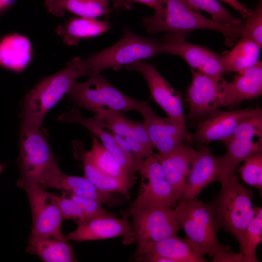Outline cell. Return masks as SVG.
<instances>
[{"instance_id": "cell-1", "label": "cell", "mask_w": 262, "mask_h": 262, "mask_svg": "<svg viewBox=\"0 0 262 262\" xmlns=\"http://www.w3.org/2000/svg\"><path fill=\"white\" fill-rule=\"evenodd\" d=\"M163 7L150 16H146L143 24L148 33L164 32L185 39L192 32L209 29L220 32L226 45H233L240 37V30L227 26L208 18L199 10L190 7L185 0H161Z\"/></svg>"}, {"instance_id": "cell-2", "label": "cell", "mask_w": 262, "mask_h": 262, "mask_svg": "<svg viewBox=\"0 0 262 262\" xmlns=\"http://www.w3.org/2000/svg\"><path fill=\"white\" fill-rule=\"evenodd\" d=\"M87 74L83 59L77 57L63 69L41 80L22 101L21 123L42 126L47 113L67 95L79 77Z\"/></svg>"}, {"instance_id": "cell-3", "label": "cell", "mask_w": 262, "mask_h": 262, "mask_svg": "<svg viewBox=\"0 0 262 262\" xmlns=\"http://www.w3.org/2000/svg\"><path fill=\"white\" fill-rule=\"evenodd\" d=\"M220 183V193L207 204L220 227L236 239L241 251L245 230L255 213L252 203L253 193L241 184L234 172Z\"/></svg>"}, {"instance_id": "cell-4", "label": "cell", "mask_w": 262, "mask_h": 262, "mask_svg": "<svg viewBox=\"0 0 262 262\" xmlns=\"http://www.w3.org/2000/svg\"><path fill=\"white\" fill-rule=\"evenodd\" d=\"M82 82H76L67 96L77 106L94 113L102 108L120 112L136 111L142 115L151 107L147 101L132 98L114 86L99 72H90Z\"/></svg>"}, {"instance_id": "cell-5", "label": "cell", "mask_w": 262, "mask_h": 262, "mask_svg": "<svg viewBox=\"0 0 262 262\" xmlns=\"http://www.w3.org/2000/svg\"><path fill=\"white\" fill-rule=\"evenodd\" d=\"M17 164L20 173L16 185L20 187L37 184L55 167L57 159L49 145L42 126L21 123Z\"/></svg>"}, {"instance_id": "cell-6", "label": "cell", "mask_w": 262, "mask_h": 262, "mask_svg": "<svg viewBox=\"0 0 262 262\" xmlns=\"http://www.w3.org/2000/svg\"><path fill=\"white\" fill-rule=\"evenodd\" d=\"M123 31V36L115 44L83 59L87 74L109 68L118 70L123 66L165 53L163 43L156 39L139 36L126 26Z\"/></svg>"}, {"instance_id": "cell-7", "label": "cell", "mask_w": 262, "mask_h": 262, "mask_svg": "<svg viewBox=\"0 0 262 262\" xmlns=\"http://www.w3.org/2000/svg\"><path fill=\"white\" fill-rule=\"evenodd\" d=\"M173 211L180 228L203 255L213 257L228 247L218 239L220 226L207 203L196 199H181Z\"/></svg>"}, {"instance_id": "cell-8", "label": "cell", "mask_w": 262, "mask_h": 262, "mask_svg": "<svg viewBox=\"0 0 262 262\" xmlns=\"http://www.w3.org/2000/svg\"><path fill=\"white\" fill-rule=\"evenodd\" d=\"M129 216L137 244L156 242L177 236L180 226L170 207L131 206Z\"/></svg>"}, {"instance_id": "cell-9", "label": "cell", "mask_w": 262, "mask_h": 262, "mask_svg": "<svg viewBox=\"0 0 262 262\" xmlns=\"http://www.w3.org/2000/svg\"><path fill=\"white\" fill-rule=\"evenodd\" d=\"M30 205L32 228L30 236L62 237L63 220L56 195L48 192L35 183L23 186Z\"/></svg>"}, {"instance_id": "cell-10", "label": "cell", "mask_w": 262, "mask_h": 262, "mask_svg": "<svg viewBox=\"0 0 262 262\" xmlns=\"http://www.w3.org/2000/svg\"><path fill=\"white\" fill-rule=\"evenodd\" d=\"M138 172L147 181L141 179L138 194L131 206L170 207L178 200L153 155L141 161Z\"/></svg>"}, {"instance_id": "cell-11", "label": "cell", "mask_w": 262, "mask_h": 262, "mask_svg": "<svg viewBox=\"0 0 262 262\" xmlns=\"http://www.w3.org/2000/svg\"><path fill=\"white\" fill-rule=\"evenodd\" d=\"M128 213L119 218L110 212L85 219L77 224V229L65 235L69 241L82 242L120 237L123 243H135Z\"/></svg>"}, {"instance_id": "cell-12", "label": "cell", "mask_w": 262, "mask_h": 262, "mask_svg": "<svg viewBox=\"0 0 262 262\" xmlns=\"http://www.w3.org/2000/svg\"><path fill=\"white\" fill-rule=\"evenodd\" d=\"M262 115L247 119L241 123L229 138L222 141L227 148L221 159L230 172L253 154L262 151Z\"/></svg>"}, {"instance_id": "cell-13", "label": "cell", "mask_w": 262, "mask_h": 262, "mask_svg": "<svg viewBox=\"0 0 262 262\" xmlns=\"http://www.w3.org/2000/svg\"><path fill=\"white\" fill-rule=\"evenodd\" d=\"M230 173L220 157L214 156L207 147L195 150L181 199H196L203 189L215 181H221Z\"/></svg>"}, {"instance_id": "cell-14", "label": "cell", "mask_w": 262, "mask_h": 262, "mask_svg": "<svg viewBox=\"0 0 262 262\" xmlns=\"http://www.w3.org/2000/svg\"><path fill=\"white\" fill-rule=\"evenodd\" d=\"M125 67L141 74L148 85L151 98L168 117L186 125L180 94L152 65L140 60Z\"/></svg>"}, {"instance_id": "cell-15", "label": "cell", "mask_w": 262, "mask_h": 262, "mask_svg": "<svg viewBox=\"0 0 262 262\" xmlns=\"http://www.w3.org/2000/svg\"><path fill=\"white\" fill-rule=\"evenodd\" d=\"M165 53L177 55L182 58L193 69L205 74L219 77L224 72L223 56L208 48L190 43L183 37L167 34L162 42Z\"/></svg>"}, {"instance_id": "cell-16", "label": "cell", "mask_w": 262, "mask_h": 262, "mask_svg": "<svg viewBox=\"0 0 262 262\" xmlns=\"http://www.w3.org/2000/svg\"><path fill=\"white\" fill-rule=\"evenodd\" d=\"M260 115H262V111L259 107L228 111L217 110L199 123L191 137L200 143L222 141L231 136L243 121Z\"/></svg>"}, {"instance_id": "cell-17", "label": "cell", "mask_w": 262, "mask_h": 262, "mask_svg": "<svg viewBox=\"0 0 262 262\" xmlns=\"http://www.w3.org/2000/svg\"><path fill=\"white\" fill-rule=\"evenodd\" d=\"M193 78L187 90L189 116L205 117L221 108V82L223 77L209 76L192 70Z\"/></svg>"}, {"instance_id": "cell-18", "label": "cell", "mask_w": 262, "mask_h": 262, "mask_svg": "<svg viewBox=\"0 0 262 262\" xmlns=\"http://www.w3.org/2000/svg\"><path fill=\"white\" fill-rule=\"evenodd\" d=\"M133 258L145 262L151 257L166 258L171 262H205L203 255L187 238L172 236L156 242L137 244Z\"/></svg>"}, {"instance_id": "cell-19", "label": "cell", "mask_w": 262, "mask_h": 262, "mask_svg": "<svg viewBox=\"0 0 262 262\" xmlns=\"http://www.w3.org/2000/svg\"><path fill=\"white\" fill-rule=\"evenodd\" d=\"M221 107L231 108L243 101L254 99L262 94V64H256L238 72L230 82H221Z\"/></svg>"}, {"instance_id": "cell-20", "label": "cell", "mask_w": 262, "mask_h": 262, "mask_svg": "<svg viewBox=\"0 0 262 262\" xmlns=\"http://www.w3.org/2000/svg\"><path fill=\"white\" fill-rule=\"evenodd\" d=\"M58 119L68 123L79 124L92 133L101 141L103 146L113 155L115 160L131 173L138 172L142 160L123 151L116 144L111 132L106 131L105 125L96 115L85 118L78 109L74 108L61 115Z\"/></svg>"}, {"instance_id": "cell-21", "label": "cell", "mask_w": 262, "mask_h": 262, "mask_svg": "<svg viewBox=\"0 0 262 262\" xmlns=\"http://www.w3.org/2000/svg\"><path fill=\"white\" fill-rule=\"evenodd\" d=\"M195 150L183 144L165 154H153L164 175L179 199L184 193L187 176Z\"/></svg>"}, {"instance_id": "cell-22", "label": "cell", "mask_w": 262, "mask_h": 262, "mask_svg": "<svg viewBox=\"0 0 262 262\" xmlns=\"http://www.w3.org/2000/svg\"><path fill=\"white\" fill-rule=\"evenodd\" d=\"M73 147L75 157L82 161L85 177L91 183L102 191L118 193L129 198V190L135 181L114 177L102 172L89 159L82 144L76 142Z\"/></svg>"}, {"instance_id": "cell-23", "label": "cell", "mask_w": 262, "mask_h": 262, "mask_svg": "<svg viewBox=\"0 0 262 262\" xmlns=\"http://www.w3.org/2000/svg\"><path fill=\"white\" fill-rule=\"evenodd\" d=\"M62 237H33L28 241L26 252L38 256L45 262H74L77 260L71 245Z\"/></svg>"}, {"instance_id": "cell-24", "label": "cell", "mask_w": 262, "mask_h": 262, "mask_svg": "<svg viewBox=\"0 0 262 262\" xmlns=\"http://www.w3.org/2000/svg\"><path fill=\"white\" fill-rule=\"evenodd\" d=\"M110 27L109 21L105 19L75 17L67 19L56 28V33L68 46H77L83 39L97 37L106 32Z\"/></svg>"}, {"instance_id": "cell-25", "label": "cell", "mask_w": 262, "mask_h": 262, "mask_svg": "<svg viewBox=\"0 0 262 262\" xmlns=\"http://www.w3.org/2000/svg\"><path fill=\"white\" fill-rule=\"evenodd\" d=\"M32 48L26 37L13 33L0 40V66L9 70L20 72L29 64Z\"/></svg>"}, {"instance_id": "cell-26", "label": "cell", "mask_w": 262, "mask_h": 262, "mask_svg": "<svg viewBox=\"0 0 262 262\" xmlns=\"http://www.w3.org/2000/svg\"><path fill=\"white\" fill-rule=\"evenodd\" d=\"M261 48L246 37H240L233 48L223 56L222 68L225 72H239L259 61Z\"/></svg>"}, {"instance_id": "cell-27", "label": "cell", "mask_w": 262, "mask_h": 262, "mask_svg": "<svg viewBox=\"0 0 262 262\" xmlns=\"http://www.w3.org/2000/svg\"><path fill=\"white\" fill-rule=\"evenodd\" d=\"M48 11L55 16L61 17L66 11L80 17L96 18L109 13L100 0H45Z\"/></svg>"}, {"instance_id": "cell-28", "label": "cell", "mask_w": 262, "mask_h": 262, "mask_svg": "<svg viewBox=\"0 0 262 262\" xmlns=\"http://www.w3.org/2000/svg\"><path fill=\"white\" fill-rule=\"evenodd\" d=\"M142 115L144 117L145 127L153 147L159 139L168 136L180 137L189 142L192 141L191 135L188 133L186 125L169 117H159L151 107Z\"/></svg>"}, {"instance_id": "cell-29", "label": "cell", "mask_w": 262, "mask_h": 262, "mask_svg": "<svg viewBox=\"0 0 262 262\" xmlns=\"http://www.w3.org/2000/svg\"><path fill=\"white\" fill-rule=\"evenodd\" d=\"M90 161L102 172L114 177L135 181L136 178L115 160L113 155L93 136L92 148L85 151Z\"/></svg>"}, {"instance_id": "cell-30", "label": "cell", "mask_w": 262, "mask_h": 262, "mask_svg": "<svg viewBox=\"0 0 262 262\" xmlns=\"http://www.w3.org/2000/svg\"><path fill=\"white\" fill-rule=\"evenodd\" d=\"M255 213L244 232V240L242 252L247 262H259L256 258V251L262 241V209L254 206Z\"/></svg>"}, {"instance_id": "cell-31", "label": "cell", "mask_w": 262, "mask_h": 262, "mask_svg": "<svg viewBox=\"0 0 262 262\" xmlns=\"http://www.w3.org/2000/svg\"><path fill=\"white\" fill-rule=\"evenodd\" d=\"M192 8L201 10L210 14L216 22L231 28L237 27L240 18L230 14L217 0H185Z\"/></svg>"}, {"instance_id": "cell-32", "label": "cell", "mask_w": 262, "mask_h": 262, "mask_svg": "<svg viewBox=\"0 0 262 262\" xmlns=\"http://www.w3.org/2000/svg\"><path fill=\"white\" fill-rule=\"evenodd\" d=\"M94 113L102 121L106 128L115 134L123 138L131 134L133 121L126 117L122 113L102 108Z\"/></svg>"}, {"instance_id": "cell-33", "label": "cell", "mask_w": 262, "mask_h": 262, "mask_svg": "<svg viewBox=\"0 0 262 262\" xmlns=\"http://www.w3.org/2000/svg\"><path fill=\"white\" fill-rule=\"evenodd\" d=\"M236 169L243 181L248 185L262 190V152L251 155Z\"/></svg>"}, {"instance_id": "cell-34", "label": "cell", "mask_w": 262, "mask_h": 262, "mask_svg": "<svg viewBox=\"0 0 262 262\" xmlns=\"http://www.w3.org/2000/svg\"><path fill=\"white\" fill-rule=\"evenodd\" d=\"M246 37L262 47V1L260 0L251 14L245 18L241 27L240 37ZM239 37V38H240Z\"/></svg>"}, {"instance_id": "cell-35", "label": "cell", "mask_w": 262, "mask_h": 262, "mask_svg": "<svg viewBox=\"0 0 262 262\" xmlns=\"http://www.w3.org/2000/svg\"><path fill=\"white\" fill-rule=\"evenodd\" d=\"M60 196L56 195L61 214L64 219L74 221L77 225L86 219L82 208L65 192H61Z\"/></svg>"}, {"instance_id": "cell-36", "label": "cell", "mask_w": 262, "mask_h": 262, "mask_svg": "<svg viewBox=\"0 0 262 262\" xmlns=\"http://www.w3.org/2000/svg\"><path fill=\"white\" fill-rule=\"evenodd\" d=\"M67 195L82 208L85 214L86 219L106 214L109 212L102 207V203L96 200L80 197L72 194Z\"/></svg>"}, {"instance_id": "cell-37", "label": "cell", "mask_w": 262, "mask_h": 262, "mask_svg": "<svg viewBox=\"0 0 262 262\" xmlns=\"http://www.w3.org/2000/svg\"><path fill=\"white\" fill-rule=\"evenodd\" d=\"M113 7L116 9L131 10L133 3L144 4L158 11L162 9L163 4L161 0H111Z\"/></svg>"}, {"instance_id": "cell-38", "label": "cell", "mask_w": 262, "mask_h": 262, "mask_svg": "<svg viewBox=\"0 0 262 262\" xmlns=\"http://www.w3.org/2000/svg\"><path fill=\"white\" fill-rule=\"evenodd\" d=\"M131 134L144 147L153 152V147L147 131L144 121L136 122L133 121Z\"/></svg>"}, {"instance_id": "cell-39", "label": "cell", "mask_w": 262, "mask_h": 262, "mask_svg": "<svg viewBox=\"0 0 262 262\" xmlns=\"http://www.w3.org/2000/svg\"><path fill=\"white\" fill-rule=\"evenodd\" d=\"M214 262H247V260L242 252L238 253L233 252L229 246L222 251L213 256Z\"/></svg>"}, {"instance_id": "cell-40", "label": "cell", "mask_w": 262, "mask_h": 262, "mask_svg": "<svg viewBox=\"0 0 262 262\" xmlns=\"http://www.w3.org/2000/svg\"><path fill=\"white\" fill-rule=\"evenodd\" d=\"M125 139L129 144L134 154L139 160H142L154 153L144 147L132 134H129Z\"/></svg>"}, {"instance_id": "cell-41", "label": "cell", "mask_w": 262, "mask_h": 262, "mask_svg": "<svg viewBox=\"0 0 262 262\" xmlns=\"http://www.w3.org/2000/svg\"><path fill=\"white\" fill-rule=\"evenodd\" d=\"M230 5L236 11L238 12L243 18H245L249 16L252 10L246 8L244 5L241 3L237 0H220Z\"/></svg>"}, {"instance_id": "cell-42", "label": "cell", "mask_w": 262, "mask_h": 262, "mask_svg": "<svg viewBox=\"0 0 262 262\" xmlns=\"http://www.w3.org/2000/svg\"><path fill=\"white\" fill-rule=\"evenodd\" d=\"M115 141L117 146L125 153L132 156H135L127 140L121 136H120L115 133L111 132ZM136 157V156H135Z\"/></svg>"}, {"instance_id": "cell-43", "label": "cell", "mask_w": 262, "mask_h": 262, "mask_svg": "<svg viewBox=\"0 0 262 262\" xmlns=\"http://www.w3.org/2000/svg\"><path fill=\"white\" fill-rule=\"evenodd\" d=\"M100 1L102 2V3L104 5V6L109 9V5H108V3H109V0H100Z\"/></svg>"}, {"instance_id": "cell-44", "label": "cell", "mask_w": 262, "mask_h": 262, "mask_svg": "<svg viewBox=\"0 0 262 262\" xmlns=\"http://www.w3.org/2000/svg\"><path fill=\"white\" fill-rule=\"evenodd\" d=\"M5 166V163L0 164V175L3 171Z\"/></svg>"}]
</instances>
